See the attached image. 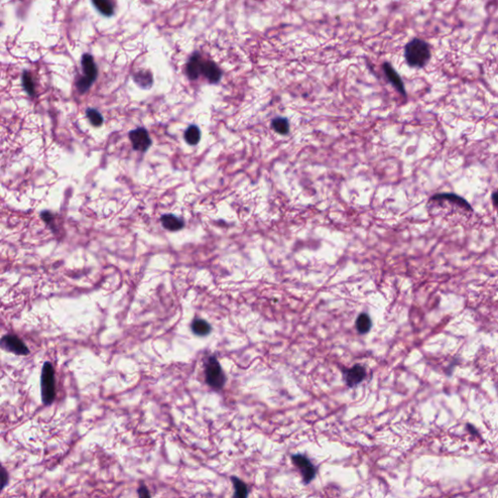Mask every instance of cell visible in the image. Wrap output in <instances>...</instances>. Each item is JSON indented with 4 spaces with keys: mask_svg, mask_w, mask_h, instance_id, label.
I'll return each mask as SVG.
<instances>
[{
    "mask_svg": "<svg viewBox=\"0 0 498 498\" xmlns=\"http://www.w3.org/2000/svg\"><path fill=\"white\" fill-rule=\"evenodd\" d=\"M407 62L414 67H422L430 60L429 45L421 39H414L405 48Z\"/></svg>",
    "mask_w": 498,
    "mask_h": 498,
    "instance_id": "obj_1",
    "label": "cell"
},
{
    "mask_svg": "<svg viewBox=\"0 0 498 498\" xmlns=\"http://www.w3.org/2000/svg\"><path fill=\"white\" fill-rule=\"evenodd\" d=\"M41 397L46 406L53 404L56 398L55 371L50 362H45L41 374Z\"/></svg>",
    "mask_w": 498,
    "mask_h": 498,
    "instance_id": "obj_2",
    "label": "cell"
},
{
    "mask_svg": "<svg viewBox=\"0 0 498 498\" xmlns=\"http://www.w3.org/2000/svg\"><path fill=\"white\" fill-rule=\"evenodd\" d=\"M206 380L207 383L215 390H220L225 385V374L219 361L214 356L209 357L206 365Z\"/></svg>",
    "mask_w": 498,
    "mask_h": 498,
    "instance_id": "obj_3",
    "label": "cell"
},
{
    "mask_svg": "<svg viewBox=\"0 0 498 498\" xmlns=\"http://www.w3.org/2000/svg\"><path fill=\"white\" fill-rule=\"evenodd\" d=\"M82 67L85 76L77 82V89L81 94L86 93L98 76V67L91 55L85 54L82 58Z\"/></svg>",
    "mask_w": 498,
    "mask_h": 498,
    "instance_id": "obj_4",
    "label": "cell"
},
{
    "mask_svg": "<svg viewBox=\"0 0 498 498\" xmlns=\"http://www.w3.org/2000/svg\"><path fill=\"white\" fill-rule=\"evenodd\" d=\"M0 349L17 355H28L29 350L25 344L15 335H5L0 339Z\"/></svg>",
    "mask_w": 498,
    "mask_h": 498,
    "instance_id": "obj_5",
    "label": "cell"
},
{
    "mask_svg": "<svg viewBox=\"0 0 498 498\" xmlns=\"http://www.w3.org/2000/svg\"><path fill=\"white\" fill-rule=\"evenodd\" d=\"M128 138L134 150L146 152L152 145V139L145 127H137L128 132Z\"/></svg>",
    "mask_w": 498,
    "mask_h": 498,
    "instance_id": "obj_6",
    "label": "cell"
},
{
    "mask_svg": "<svg viewBox=\"0 0 498 498\" xmlns=\"http://www.w3.org/2000/svg\"><path fill=\"white\" fill-rule=\"evenodd\" d=\"M294 465L301 471L305 484H309L315 477V468L312 463L302 455H295L292 456Z\"/></svg>",
    "mask_w": 498,
    "mask_h": 498,
    "instance_id": "obj_7",
    "label": "cell"
},
{
    "mask_svg": "<svg viewBox=\"0 0 498 498\" xmlns=\"http://www.w3.org/2000/svg\"><path fill=\"white\" fill-rule=\"evenodd\" d=\"M344 376L347 384L351 387H353L360 383L365 378L366 370L361 365H354L353 368L345 372Z\"/></svg>",
    "mask_w": 498,
    "mask_h": 498,
    "instance_id": "obj_8",
    "label": "cell"
},
{
    "mask_svg": "<svg viewBox=\"0 0 498 498\" xmlns=\"http://www.w3.org/2000/svg\"><path fill=\"white\" fill-rule=\"evenodd\" d=\"M202 74H204L210 83H217L220 81L222 73L219 67L213 62H204L202 67Z\"/></svg>",
    "mask_w": 498,
    "mask_h": 498,
    "instance_id": "obj_9",
    "label": "cell"
},
{
    "mask_svg": "<svg viewBox=\"0 0 498 498\" xmlns=\"http://www.w3.org/2000/svg\"><path fill=\"white\" fill-rule=\"evenodd\" d=\"M161 222L165 229L175 232L179 231L184 227V222L179 217L173 215V214H164L161 216Z\"/></svg>",
    "mask_w": 498,
    "mask_h": 498,
    "instance_id": "obj_10",
    "label": "cell"
},
{
    "mask_svg": "<svg viewBox=\"0 0 498 498\" xmlns=\"http://www.w3.org/2000/svg\"><path fill=\"white\" fill-rule=\"evenodd\" d=\"M203 61L201 57L197 54L191 57L188 64H187V75L190 79L195 80L202 74Z\"/></svg>",
    "mask_w": 498,
    "mask_h": 498,
    "instance_id": "obj_11",
    "label": "cell"
},
{
    "mask_svg": "<svg viewBox=\"0 0 498 498\" xmlns=\"http://www.w3.org/2000/svg\"><path fill=\"white\" fill-rule=\"evenodd\" d=\"M383 68H384V72L386 74V77L388 78V80L393 84V86L402 94V95H405L406 96V92H405V88H404V85H403V82L400 78V76L398 75V73L393 69V67L388 64V63H384L383 65Z\"/></svg>",
    "mask_w": 498,
    "mask_h": 498,
    "instance_id": "obj_12",
    "label": "cell"
},
{
    "mask_svg": "<svg viewBox=\"0 0 498 498\" xmlns=\"http://www.w3.org/2000/svg\"><path fill=\"white\" fill-rule=\"evenodd\" d=\"M191 328H192V331L194 334L201 336V337L207 336L211 332V326L209 325V323L204 319H201V318H196L192 322Z\"/></svg>",
    "mask_w": 498,
    "mask_h": 498,
    "instance_id": "obj_13",
    "label": "cell"
},
{
    "mask_svg": "<svg viewBox=\"0 0 498 498\" xmlns=\"http://www.w3.org/2000/svg\"><path fill=\"white\" fill-rule=\"evenodd\" d=\"M185 141L190 145H197L201 140V129L197 124H191L184 133Z\"/></svg>",
    "mask_w": 498,
    "mask_h": 498,
    "instance_id": "obj_14",
    "label": "cell"
},
{
    "mask_svg": "<svg viewBox=\"0 0 498 498\" xmlns=\"http://www.w3.org/2000/svg\"><path fill=\"white\" fill-rule=\"evenodd\" d=\"M356 329L360 334H366L372 327V320L367 313H361L355 322Z\"/></svg>",
    "mask_w": 498,
    "mask_h": 498,
    "instance_id": "obj_15",
    "label": "cell"
},
{
    "mask_svg": "<svg viewBox=\"0 0 498 498\" xmlns=\"http://www.w3.org/2000/svg\"><path fill=\"white\" fill-rule=\"evenodd\" d=\"M271 127L279 134L285 135L289 132V122L286 118L278 117L272 120Z\"/></svg>",
    "mask_w": 498,
    "mask_h": 498,
    "instance_id": "obj_16",
    "label": "cell"
},
{
    "mask_svg": "<svg viewBox=\"0 0 498 498\" xmlns=\"http://www.w3.org/2000/svg\"><path fill=\"white\" fill-rule=\"evenodd\" d=\"M96 8L104 16H112L114 13L113 6L109 0H92Z\"/></svg>",
    "mask_w": 498,
    "mask_h": 498,
    "instance_id": "obj_17",
    "label": "cell"
},
{
    "mask_svg": "<svg viewBox=\"0 0 498 498\" xmlns=\"http://www.w3.org/2000/svg\"><path fill=\"white\" fill-rule=\"evenodd\" d=\"M233 485L235 488V497L236 498H245L249 496V491L247 485L236 477H232Z\"/></svg>",
    "mask_w": 498,
    "mask_h": 498,
    "instance_id": "obj_18",
    "label": "cell"
},
{
    "mask_svg": "<svg viewBox=\"0 0 498 498\" xmlns=\"http://www.w3.org/2000/svg\"><path fill=\"white\" fill-rule=\"evenodd\" d=\"M432 200H448V201L455 202V203L459 204V205H463L464 207H466V208L471 209L470 205L464 199H462L461 197H459L457 195H455V194H439V195L434 196L432 198Z\"/></svg>",
    "mask_w": 498,
    "mask_h": 498,
    "instance_id": "obj_19",
    "label": "cell"
},
{
    "mask_svg": "<svg viewBox=\"0 0 498 498\" xmlns=\"http://www.w3.org/2000/svg\"><path fill=\"white\" fill-rule=\"evenodd\" d=\"M87 116H88L90 122L94 124V125H96V126H100V125H102L103 123H104V118H103L102 114L98 110H96V109H92V108L88 109L87 110Z\"/></svg>",
    "mask_w": 498,
    "mask_h": 498,
    "instance_id": "obj_20",
    "label": "cell"
},
{
    "mask_svg": "<svg viewBox=\"0 0 498 498\" xmlns=\"http://www.w3.org/2000/svg\"><path fill=\"white\" fill-rule=\"evenodd\" d=\"M22 84H23V88L24 90L31 96L34 95L35 91H34V85H33V82H32V79H31V76L29 75L28 72H23L22 74Z\"/></svg>",
    "mask_w": 498,
    "mask_h": 498,
    "instance_id": "obj_21",
    "label": "cell"
},
{
    "mask_svg": "<svg viewBox=\"0 0 498 498\" xmlns=\"http://www.w3.org/2000/svg\"><path fill=\"white\" fill-rule=\"evenodd\" d=\"M8 480H9V476H8V472L7 470L2 466V464L0 463V492L6 487L7 483H8Z\"/></svg>",
    "mask_w": 498,
    "mask_h": 498,
    "instance_id": "obj_22",
    "label": "cell"
},
{
    "mask_svg": "<svg viewBox=\"0 0 498 498\" xmlns=\"http://www.w3.org/2000/svg\"><path fill=\"white\" fill-rule=\"evenodd\" d=\"M138 495H139V497H141V498H142V497H147V498H149V497H150V494L148 493V491H147V489H146L145 487H141V488L138 490Z\"/></svg>",
    "mask_w": 498,
    "mask_h": 498,
    "instance_id": "obj_23",
    "label": "cell"
}]
</instances>
